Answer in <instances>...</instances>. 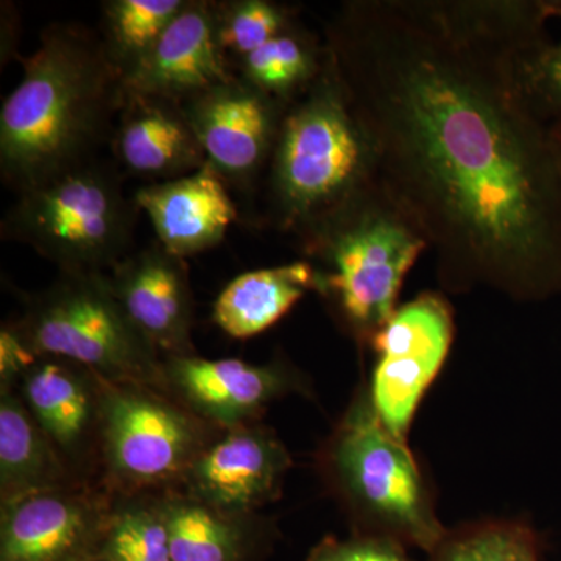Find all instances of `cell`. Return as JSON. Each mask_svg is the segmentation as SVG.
Returning <instances> with one entry per match:
<instances>
[{
	"mask_svg": "<svg viewBox=\"0 0 561 561\" xmlns=\"http://www.w3.org/2000/svg\"><path fill=\"white\" fill-rule=\"evenodd\" d=\"M548 2H345L324 57L371 147L376 186L446 287L561 294V164L522 55Z\"/></svg>",
	"mask_w": 561,
	"mask_h": 561,
	"instance_id": "1",
	"label": "cell"
},
{
	"mask_svg": "<svg viewBox=\"0 0 561 561\" xmlns=\"http://www.w3.org/2000/svg\"><path fill=\"white\" fill-rule=\"evenodd\" d=\"M22 79L0 110V176L18 194L99 158L124 102V77L101 35L55 22L20 58Z\"/></svg>",
	"mask_w": 561,
	"mask_h": 561,
	"instance_id": "2",
	"label": "cell"
},
{
	"mask_svg": "<svg viewBox=\"0 0 561 561\" xmlns=\"http://www.w3.org/2000/svg\"><path fill=\"white\" fill-rule=\"evenodd\" d=\"M375 187L370 144L324 57L280 117L267 164V221L302 247Z\"/></svg>",
	"mask_w": 561,
	"mask_h": 561,
	"instance_id": "3",
	"label": "cell"
},
{
	"mask_svg": "<svg viewBox=\"0 0 561 561\" xmlns=\"http://www.w3.org/2000/svg\"><path fill=\"white\" fill-rule=\"evenodd\" d=\"M320 467L354 534L390 538L430 556L448 534L408 442L383 426L365 391L321 449Z\"/></svg>",
	"mask_w": 561,
	"mask_h": 561,
	"instance_id": "4",
	"label": "cell"
},
{
	"mask_svg": "<svg viewBox=\"0 0 561 561\" xmlns=\"http://www.w3.org/2000/svg\"><path fill=\"white\" fill-rule=\"evenodd\" d=\"M136 210L116 162L94 158L18 194L0 234L31 247L60 272L108 273L131 253Z\"/></svg>",
	"mask_w": 561,
	"mask_h": 561,
	"instance_id": "5",
	"label": "cell"
},
{
	"mask_svg": "<svg viewBox=\"0 0 561 561\" xmlns=\"http://www.w3.org/2000/svg\"><path fill=\"white\" fill-rule=\"evenodd\" d=\"M301 249L319 261V294L364 343L397 311L405 275L427 243L376 186Z\"/></svg>",
	"mask_w": 561,
	"mask_h": 561,
	"instance_id": "6",
	"label": "cell"
},
{
	"mask_svg": "<svg viewBox=\"0 0 561 561\" xmlns=\"http://www.w3.org/2000/svg\"><path fill=\"white\" fill-rule=\"evenodd\" d=\"M14 324L38 356L73 362L103 381L164 391L161 356L125 317L106 273L60 272L47 289L27 295Z\"/></svg>",
	"mask_w": 561,
	"mask_h": 561,
	"instance_id": "7",
	"label": "cell"
},
{
	"mask_svg": "<svg viewBox=\"0 0 561 561\" xmlns=\"http://www.w3.org/2000/svg\"><path fill=\"white\" fill-rule=\"evenodd\" d=\"M157 387L103 381L101 470L114 496L179 490L220 434Z\"/></svg>",
	"mask_w": 561,
	"mask_h": 561,
	"instance_id": "8",
	"label": "cell"
},
{
	"mask_svg": "<svg viewBox=\"0 0 561 561\" xmlns=\"http://www.w3.org/2000/svg\"><path fill=\"white\" fill-rule=\"evenodd\" d=\"M454 337L449 302L437 294H421L397 308L371 339L376 351L368 400L376 416L401 440L424 393L440 373Z\"/></svg>",
	"mask_w": 561,
	"mask_h": 561,
	"instance_id": "9",
	"label": "cell"
},
{
	"mask_svg": "<svg viewBox=\"0 0 561 561\" xmlns=\"http://www.w3.org/2000/svg\"><path fill=\"white\" fill-rule=\"evenodd\" d=\"M113 500L81 485L2 502L0 561L98 560Z\"/></svg>",
	"mask_w": 561,
	"mask_h": 561,
	"instance_id": "10",
	"label": "cell"
},
{
	"mask_svg": "<svg viewBox=\"0 0 561 561\" xmlns=\"http://www.w3.org/2000/svg\"><path fill=\"white\" fill-rule=\"evenodd\" d=\"M164 391L217 430L256 423L268 405L308 383L290 365H254L241 359H205L198 354L162 359Z\"/></svg>",
	"mask_w": 561,
	"mask_h": 561,
	"instance_id": "11",
	"label": "cell"
},
{
	"mask_svg": "<svg viewBox=\"0 0 561 561\" xmlns=\"http://www.w3.org/2000/svg\"><path fill=\"white\" fill-rule=\"evenodd\" d=\"M206 160L228 186L247 187L271 161L286 105L239 79L183 103Z\"/></svg>",
	"mask_w": 561,
	"mask_h": 561,
	"instance_id": "12",
	"label": "cell"
},
{
	"mask_svg": "<svg viewBox=\"0 0 561 561\" xmlns=\"http://www.w3.org/2000/svg\"><path fill=\"white\" fill-rule=\"evenodd\" d=\"M291 456L267 426L221 431L197 457L176 491L236 515H256L278 500Z\"/></svg>",
	"mask_w": 561,
	"mask_h": 561,
	"instance_id": "13",
	"label": "cell"
},
{
	"mask_svg": "<svg viewBox=\"0 0 561 561\" xmlns=\"http://www.w3.org/2000/svg\"><path fill=\"white\" fill-rule=\"evenodd\" d=\"M106 280L131 327L161 359L197 354L192 341L194 295L186 260L157 241L128 253L106 273Z\"/></svg>",
	"mask_w": 561,
	"mask_h": 561,
	"instance_id": "14",
	"label": "cell"
},
{
	"mask_svg": "<svg viewBox=\"0 0 561 561\" xmlns=\"http://www.w3.org/2000/svg\"><path fill=\"white\" fill-rule=\"evenodd\" d=\"M33 420L83 482L101 470L103 379L60 357L39 356L14 387Z\"/></svg>",
	"mask_w": 561,
	"mask_h": 561,
	"instance_id": "15",
	"label": "cell"
},
{
	"mask_svg": "<svg viewBox=\"0 0 561 561\" xmlns=\"http://www.w3.org/2000/svg\"><path fill=\"white\" fill-rule=\"evenodd\" d=\"M234 77L217 35L216 2L186 0L124 88L183 105Z\"/></svg>",
	"mask_w": 561,
	"mask_h": 561,
	"instance_id": "16",
	"label": "cell"
},
{
	"mask_svg": "<svg viewBox=\"0 0 561 561\" xmlns=\"http://www.w3.org/2000/svg\"><path fill=\"white\" fill-rule=\"evenodd\" d=\"M111 153L124 175L146 184L181 179L208 164L181 103L125 91Z\"/></svg>",
	"mask_w": 561,
	"mask_h": 561,
	"instance_id": "17",
	"label": "cell"
},
{
	"mask_svg": "<svg viewBox=\"0 0 561 561\" xmlns=\"http://www.w3.org/2000/svg\"><path fill=\"white\" fill-rule=\"evenodd\" d=\"M133 198L158 242L183 260L219 245L239 216L230 186L209 162L181 179L142 184Z\"/></svg>",
	"mask_w": 561,
	"mask_h": 561,
	"instance_id": "18",
	"label": "cell"
},
{
	"mask_svg": "<svg viewBox=\"0 0 561 561\" xmlns=\"http://www.w3.org/2000/svg\"><path fill=\"white\" fill-rule=\"evenodd\" d=\"M169 531L173 561H264L275 529L257 515L210 507L181 491L154 494Z\"/></svg>",
	"mask_w": 561,
	"mask_h": 561,
	"instance_id": "19",
	"label": "cell"
},
{
	"mask_svg": "<svg viewBox=\"0 0 561 561\" xmlns=\"http://www.w3.org/2000/svg\"><path fill=\"white\" fill-rule=\"evenodd\" d=\"M309 291H320V273L309 261L245 272L220 291L213 320L230 337H254L278 323Z\"/></svg>",
	"mask_w": 561,
	"mask_h": 561,
	"instance_id": "20",
	"label": "cell"
},
{
	"mask_svg": "<svg viewBox=\"0 0 561 561\" xmlns=\"http://www.w3.org/2000/svg\"><path fill=\"white\" fill-rule=\"evenodd\" d=\"M81 485L18 391L0 389V500Z\"/></svg>",
	"mask_w": 561,
	"mask_h": 561,
	"instance_id": "21",
	"label": "cell"
},
{
	"mask_svg": "<svg viewBox=\"0 0 561 561\" xmlns=\"http://www.w3.org/2000/svg\"><path fill=\"white\" fill-rule=\"evenodd\" d=\"M323 62V44L294 27L239 58L232 69L254 90L287 105L317 79Z\"/></svg>",
	"mask_w": 561,
	"mask_h": 561,
	"instance_id": "22",
	"label": "cell"
},
{
	"mask_svg": "<svg viewBox=\"0 0 561 561\" xmlns=\"http://www.w3.org/2000/svg\"><path fill=\"white\" fill-rule=\"evenodd\" d=\"M184 3L186 0H108L102 3L101 39L124 80L147 57Z\"/></svg>",
	"mask_w": 561,
	"mask_h": 561,
	"instance_id": "23",
	"label": "cell"
},
{
	"mask_svg": "<svg viewBox=\"0 0 561 561\" xmlns=\"http://www.w3.org/2000/svg\"><path fill=\"white\" fill-rule=\"evenodd\" d=\"M98 559L173 561L168 527L154 494L114 496Z\"/></svg>",
	"mask_w": 561,
	"mask_h": 561,
	"instance_id": "24",
	"label": "cell"
},
{
	"mask_svg": "<svg viewBox=\"0 0 561 561\" xmlns=\"http://www.w3.org/2000/svg\"><path fill=\"white\" fill-rule=\"evenodd\" d=\"M431 561H541V541L524 523L471 524L448 530Z\"/></svg>",
	"mask_w": 561,
	"mask_h": 561,
	"instance_id": "25",
	"label": "cell"
},
{
	"mask_svg": "<svg viewBox=\"0 0 561 561\" xmlns=\"http://www.w3.org/2000/svg\"><path fill=\"white\" fill-rule=\"evenodd\" d=\"M217 35L231 65L294 28L290 11L271 0L216 2Z\"/></svg>",
	"mask_w": 561,
	"mask_h": 561,
	"instance_id": "26",
	"label": "cell"
},
{
	"mask_svg": "<svg viewBox=\"0 0 561 561\" xmlns=\"http://www.w3.org/2000/svg\"><path fill=\"white\" fill-rule=\"evenodd\" d=\"M524 87L542 119L561 121V43L548 35L535 39L522 55Z\"/></svg>",
	"mask_w": 561,
	"mask_h": 561,
	"instance_id": "27",
	"label": "cell"
},
{
	"mask_svg": "<svg viewBox=\"0 0 561 561\" xmlns=\"http://www.w3.org/2000/svg\"><path fill=\"white\" fill-rule=\"evenodd\" d=\"M306 561H415L408 548L390 538L353 534L350 538L327 537L309 552Z\"/></svg>",
	"mask_w": 561,
	"mask_h": 561,
	"instance_id": "28",
	"label": "cell"
},
{
	"mask_svg": "<svg viewBox=\"0 0 561 561\" xmlns=\"http://www.w3.org/2000/svg\"><path fill=\"white\" fill-rule=\"evenodd\" d=\"M38 357L14 321L3 323L0 330V389H14Z\"/></svg>",
	"mask_w": 561,
	"mask_h": 561,
	"instance_id": "29",
	"label": "cell"
},
{
	"mask_svg": "<svg viewBox=\"0 0 561 561\" xmlns=\"http://www.w3.org/2000/svg\"><path fill=\"white\" fill-rule=\"evenodd\" d=\"M552 138L556 140L557 151H559L561 164V121L552 122L551 124Z\"/></svg>",
	"mask_w": 561,
	"mask_h": 561,
	"instance_id": "30",
	"label": "cell"
},
{
	"mask_svg": "<svg viewBox=\"0 0 561 561\" xmlns=\"http://www.w3.org/2000/svg\"><path fill=\"white\" fill-rule=\"evenodd\" d=\"M549 10H551L552 18L561 20V0H549Z\"/></svg>",
	"mask_w": 561,
	"mask_h": 561,
	"instance_id": "31",
	"label": "cell"
},
{
	"mask_svg": "<svg viewBox=\"0 0 561 561\" xmlns=\"http://www.w3.org/2000/svg\"><path fill=\"white\" fill-rule=\"evenodd\" d=\"M91 561H103V560H99V559H98V560H91Z\"/></svg>",
	"mask_w": 561,
	"mask_h": 561,
	"instance_id": "32",
	"label": "cell"
}]
</instances>
